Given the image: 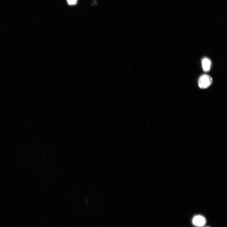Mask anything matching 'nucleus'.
<instances>
[{
	"instance_id": "f03ea898",
	"label": "nucleus",
	"mask_w": 227,
	"mask_h": 227,
	"mask_svg": "<svg viewBox=\"0 0 227 227\" xmlns=\"http://www.w3.org/2000/svg\"><path fill=\"white\" fill-rule=\"evenodd\" d=\"M206 219L205 217L201 215L195 216L192 219V223L196 226L202 227L206 223Z\"/></svg>"
},
{
	"instance_id": "f257e3e1",
	"label": "nucleus",
	"mask_w": 227,
	"mask_h": 227,
	"mask_svg": "<svg viewBox=\"0 0 227 227\" xmlns=\"http://www.w3.org/2000/svg\"><path fill=\"white\" fill-rule=\"evenodd\" d=\"M213 79L209 75L204 74L201 76L198 81L199 87L201 89L207 88L212 84Z\"/></svg>"
},
{
	"instance_id": "20e7f679",
	"label": "nucleus",
	"mask_w": 227,
	"mask_h": 227,
	"mask_svg": "<svg viewBox=\"0 0 227 227\" xmlns=\"http://www.w3.org/2000/svg\"><path fill=\"white\" fill-rule=\"evenodd\" d=\"M68 4L70 5H75L77 4L78 0H67Z\"/></svg>"
},
{
	"instance_id": "7ed1b4c3",
	"label": "nucleus",
	"mask_w": 227,
	"mask_h": 227,
	"mask_svg": "<svg viewBox=\"0 0 227 227\" xmlns=\"http://www.w3.org/2000/svg\"><path fill=\"white\" fill-rule=\"evenodd\" d=\"M203 69L204 71H208L210 68L211 62L210 60L207 58H204L202 62Z\"/></svg>"
}]
</instances>
